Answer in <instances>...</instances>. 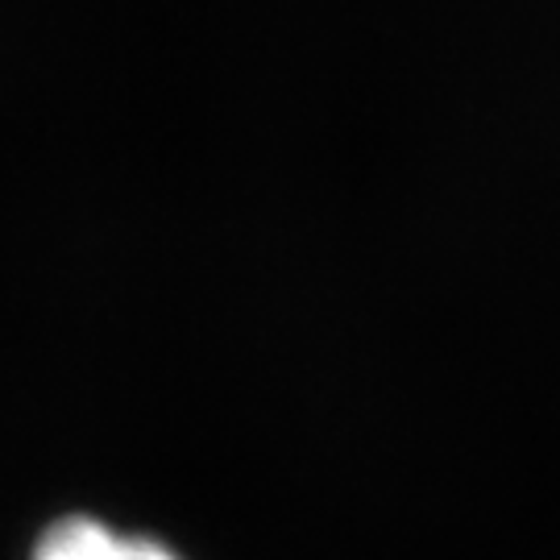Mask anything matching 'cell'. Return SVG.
Segmentation results:
<instances>
[{"instance_id": "1", "label": "cell", "mask_w": 560, "mask_h": 560, "mask_svg": "<svg viewBox=\"0 0 560 560\" xmlns=\"http://www.w3.org/2000/svg\"><path fill=\"white\" fill-rule=\"evenodd\" d=\"M30 560H183L171 544L120 532L96 515H62L42 527Z\"/></svg>"}]
</instances>
